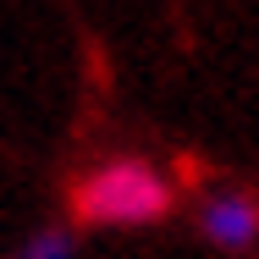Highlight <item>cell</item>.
<instances>
[{
	"label": "cell",
	"instance_id": "1",
	"mask_svg": "<svg viewBox=\"0 0 259 259\" xmlns=\"http://www.w3.org/2000/svg\"><path fill=\"white\" fill-rule=\"evenodd\" d=\"M171 204H177L171 182L138 155L100 160L94 171H83L72 182V221L77 226H155L171 215Z\"/></svg>",
	"mask_w": 259,
	"mask_h": 259
},
{
	"label": "cell",
	"instance_id": "2",
	"mask_svg": "<svg viewBox=\"0 0 259 259\" xmlns=\"http://www.w3.org/2000/svg\"><path fill=\"white\" fill-rule=\"evenodd\" d=\"M193 226H199V237H204L209 248H221V254H248L259 243V204L248 193H237V188H221V193H209L204 204H199Z\"/></svg>",
	"mask_w": 259,
	"mask_h": 259
},
{
	"label": "cell",
	"instance_id": "3",
	"mask_svg": "<svg viewBox=\"0 0 259 259\" xmlns=\"http://www.w3.org/2000/svg\"><path fill=\"white\" fill-rule=\"evenodd\" d=\"M17 259H77V232L72 226H45L17 248Z\"/></svg>",
	"mask_w": 259,
	"mask_h": 259
}]
</instances>
